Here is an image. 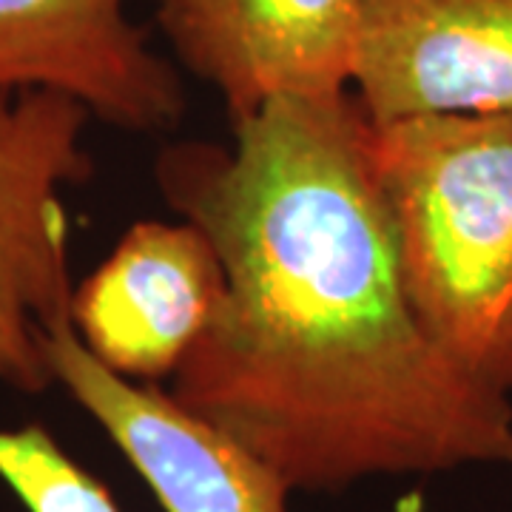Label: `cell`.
I'll list each match as a JSON object with an SVG mask.
<instances>
[{
  "label": "cell",
  "instance_id": "1",
  "mask_svg": "<svg viewBox=\"0 0 512 512\" xmlns=\"http://www.w3.org/2000/svg\"><path fill=\"white\" fill-rule=\"evenodd\" d=\"M370 137L350 89L296 94L234 120L231 148L177 143L154 165L225 276L171 393L291 490L512 467V399L410 308Z\"/></svg>",
  "mask_w": 512,
  "mask_h": 512
},
{
  "label": "cell",
  "instance_id": "2",
  "mask_svg": "<svg viewBox=\"0 0 512 512\" xmlns=\"http://www.w3.org/2000/svg\"><path fill=\"white\" fill-rule=\"evenodd\" d=\"M370 143L421 328L512 396V114L384 123Z\"/></svg>",
  "mask_w": 512,
  "mask_h": 512
},
{
  "label": "cell",
  "instance_id": "3",
  "mask_svg": "<svg viewBox=\"0 0 512 512\" xmlns=\"http://www.w3.org/2000/svg\"><path fill=\"white\" fill-rule=\"evenodd\" d=\"M89 111L57 92H0V384H55L46 333L72 319L63 191L89 180Z\"/></svg>",
  "mask_w": 512,
  "mask_h": 512
},
{
  "label": "cell",
  "instance_id": "4",
  "mask_svg": "<svg viewBox=\"0 0 512 512\" xmlns=\"http://www.w3.org/2000/svg\"><path fill=\"white\" fill-rule=\"evenodd\" d=\"M46 359L55 382L106 430L165 512H288L291 487L274 467L174 393L97 362L72 319L46 333Z\"/></svg>",
  "mask_w": 512,
  "mask_h": 512
},
{
  "label": "cell",
  "instance_id": "5",
  "mask_svg": "<svg viewBox=\"0 0 512 512\" xmlns=\"http://www.w3.org/2000/svg\"><path fill=\"white\" fill-rule=\"evenodd\" d=\"M350 89L373 126L512 114V0H359Z\"/></svg>",
  "mask_w": 512,
  "mask_h": 512
},
{
  "label": "cell",
  "instance_id": "6",
  "mask_svg": "<svg viewBox=\"0 0 512 512\" xmlns=\"http://www.w3.org/2000/svg\"><path fill=\"white\" fill-rule=\"evenodd\" d=\"M231 123L276 97L350 89L359 0H148Z\"/></svg>",
  "mask_w": 512,
  "mask_h": 512
},
{
  "label": "cell",
  "instance_id": "7",
  "mask_svg": "<svg viewBox=\"0 0 512 512\" xmlns=\"http://www.w3.org/2000/svg\"><path fill=\"white\" fill-rule=\"evenodd\" d=\"M225 296L217 251L191 222H137L74 288L72 328L131 382L174 376Z\"/></svg>",
  "mask_w": 512,
  "mask_h": 512
},
{
  "label": "cell",
  "instance_id": "8",
  "mask_svg": "<svg viewBox=\"0 0 512 512\" xmlns=\"http://www.w3.org/2000/svg\"><path fill=\"white\" fill-rule=\"evenodd\" d=\"M26 89L140 134L185 114L180 77L126 18V0H0V92Z\"/></svg>",
  "mask_w": 512,
  "mask_h": 512
},
{
  "label": "cell",
  "instance_id": "9",
  "mask_svg": "<svg viewBox=\"0 0 512 512\" xmlns=\"http://www.w3.org/2000/svg\"><path fill=\"white\" fill-rule=\"evenodd\" d=\"M0 481L29 512H120L109 487L43 424L0 427Z\"/></svg>",
  "mask_w": 512,
  "mask_h": 512
}]
</instances>
